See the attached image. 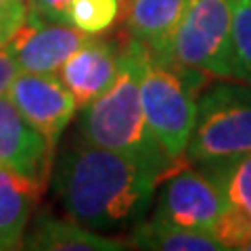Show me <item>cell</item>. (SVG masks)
I'll return each instance as SVG.
<instances>
[{"instance_id":"19","label":"cell","mask_w":251,"mask_h":251,"mask_svg":"<svg viewBox=\"0 0 251 251\" xmlns=\"http://www.w3.org/2000/svg\"><path fill=\"white\" fill-rule=\"evenodd\" d=\"M21 72L17 61L13 59V54L9 50V46H0V94H4L9 90L11 82L17 77V74Z\"/></svg>"},{"instance_id":"17","label":"cell","mask_w":251,"mask_h":251,"mask_svg":"<svg viewBox=\"0 0 251 251\" xmlns=\"http://www.w3.org/2000/svg\"><path fill=\"white\" fill-rule=\"evenodd\" d=\"M237 80L251 84V0H230Z\"/></svg>"},{"instance_id":"2","label":"cell","mask_w":251,"mask_h":251,"mask_svg":"<svg viewBox=\"0 0 251 251\" xmlns=\"http://www.w3.org/2000/svg\"><path fill=\"white\" fill-rule=\"evenodd\" d=\"M149 49L130 38L122 49L120 72L111 88L82 107L77 132L84 140L100 149L130 155L155 168L161 178L182 163H174L149 130L140 105V74Z\"/></svg>"},{"instance_id":"15","label":"cell","mask_w":251,"mask_h":251,"mask_svg":"<svg viewBox=\"0 0 251 251\" xmlns=\"http://www.w3.org/2000/svg\"><path fill=\"white\" fill-rule=\"evenodd\" d=\"M197 168L220 188L228 205L251 222V153Z\"/></svg>"},{"instance_id":"10","label":"cell","mask_w":251,"mask_h":251,"mask_svg":"<svg viewBox=\"0 0 251 251\" xmlns=\"http://www.w3.org/2000/svg\"><path fill=\"white\" fill-rule=\"evenodd\" d=\"M122 49L115 42L88 38L61 65L57 75L72 92L77 109L86 107L111 88L120 72Z\"/></svg>"},{"instance_id":"5","label":"cell","mask_w":251,"mask_h":251,"mask_svg":"<svg viewBox=\"0 0 251 251\" xmlns=\"http://www.w3.org/2000/svg\"><path fill=\"white\" fill-rule=\"evenodd\" d=\"M166 61L237 80L230 0H191L174 31Z\"/></svg>"},{"instance_id":"16","label":"cell","mask_w":251,"mask_h":251,"mask_svg":"<svg viewBox=\"0 0 251 251\" xmlns=\"http://www.w3.org/2000/svg\"><path fill=\"white\" fill-rule=\"evenodd\" d=\"M120 15V0H72L67 23L88 36L100 34L113 25Z\"/></svg>"},{"instance_id":"4","label":"cell","mask_w":251,"mask_h":251,"mask_svg":"<svg viewBox=\"0 0 251 251\" xmlns=\"http://www.w3.org/2000/svg\"><path fill=\"white\" fill-rule=\"evenodd\" d=\"M251 153V84L220 82L203 90L184 159L195 166Z\"/></svg>"},{"instance_id":"20","label":"cell","mask_w":251,"mask_h":251,"mask_svg":"<svg viewBox=\"0 0 251 251\" xmlns=\"http://www.w3.org/2000/svg\"><path fill=\"white\" fill-rule=\"evenodd\" d=\"M2 2H4V0H0V4H2Z\"/></svg>"},{"instance_id":"6","label":"cell","mask_w":251,"mask_h":251,"mask_svg":"<svg viewBox=\"0 0 251 251\" xmlns=\"http://www.w3.org/2000/svg\"><path fill=\"white\" fill-rule=\"evenodd\" d=\"M166 176L157 193L153 216L211 234L218 220L230 207L220 188L201 170L178 166Z\"/></svg>"},{"instance_id":"8","label":"cell","mask_w":251,"mask_h":251,"mask_svg":"<svg viewBox=\"0 0 251 251\" xmlns=\"http://www.w3.org/2000/svg\"><path fill=\"white\" fill-rule=\"evenodd\" d=\"M88 40V34L69 23L46 21L27 9V19L6 46L21 72L57 74L72 52Z\"/></svg>"},{"instance_id":"13","label":"cell","mask_w":251,"mask_h":251,"mask_svg":"<svg viewBox=\"0 0 251 251\" xmlns=\"http://www.w3.org/2000/svg\"><path fill=\"white\" fill-rule=\"evenodd\" d=\"M40 188L15 172L0 168V251L21 249L23 234Z\"/></svg>"},{"instance_id":"1","label":"cell","mask_w":251,"mask_h":251,"mask_svg":"<svg viewBox=\"0 0 251 251\" xmlns=\"http://www.w3.org/2000/svg\"><path fill=\"white\" fill-rule=\"evenodd\" d=\"M159 180L161 174L149 163L82 136L54 163V188L65 214L100 234L130 232L145 220Z\"/></svg>"},{"instance_id":"12","label":"cell","mask_w":251,"mask_h":251,"mask_svg":"<svg viewBox=\"0 0 251 251\" xmlns=\"http://www.w3.org/2000/svg\"><path fill=\"white\" fill-rule=\"evenodd\" d=\"M191 0H130L126 27L143 42L153 59L166 61L170 44Z\"/></svg>"},{"instance_id":"18","label":"cell","mask_w":251,"mask_h":251,"mask_svg":"<svg viewBox=\"0 0 251 251\" xmlns=\"http://www.w3.org/2000/svg\"><path fill=\"white\" fill-rule=\"evenodd\" d=\"M27 9L46 21L67 23V11L72 0H25Z\"/></svg>"},{"instance_id":"11","label":"cell","mask_w":251,"mask_h":251,"mask_svg":"<svg viewBox=\"0 0 251 251\" xmlns=\"http://www.w3.org/2000/svg\"><path fill=\"white\" fill-rule=\"evenodd\" d=\"M23 249L38 251H126L130 249L128 239L115 234H100L75 220L54 218L50 214L36 216L27 234H23Z\"/></svg>"},{"instance_id":"3","label":"cell","mask_w":251,"mask_h":251,"mask_svg":"<svg viewBox=\"0 0 251 251\" xmlns=\"http://www.w3.org/2000/svg\"><path fill=\"white\" fill-rule=\"evenodd\" d=\"M205 74L149 57L140 74V105L149 130L174 163H182Z\"/></svg>"},{"instance_id":"7","label":"cell","mask_w":251,"mask_h":251,"mask_svg":"<svg viewBox=\"0 0 251 251\" xmlns=\"http://www.w3.org/2000/svg\"><path fill=\"white\" fill-rule=\"evenodd\" d=\"M6 97L15 109L54 147L77 111L72 92L57 74L19 72Z\"/></svg>"},{"instance_id":"9","label":"cell","mask_w":251,"mask_h":251,"mask_svg":"<svg viewBox=\"0 0 251 251\" xmlns=\"http://www.w3.org/2000/svg\"><path fill=\"white\" fill-rule=\"evenodd\" d=\"M52 149L15 109L6 92L0 94V168L15 172L44 191L52 170Z\"/></svg>"},{"instance_id":"14","label":"cell","mask_w":251,"mask_h":251,"mask_svg":"<svg viewBox=\"0 0 251 251\" xmlns=\"http://www.w3.org/2000/svg\"><path fill=\"white\" fill-rule=\"evenodd\" d=\"M130 247L149 251H220L224 249L209 232L184 228L161 218H145L130 230Z\"/></svg>"}]
</instances>
